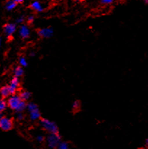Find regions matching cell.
<instances>
[{
    "instance_id": "cell-1",
    "label": "cell",
    "mask_w": 148,
    "mask_h": 149,
    "mask_svg": "<svg viewBox=\"0 0 148 149\" xmlns=\"http://www.w3.org/2000/svg\"><path fill=\"white\" fill-rule=\"evenodd\" d=\"M41 125L44 130L49 134H57L58 128L56 124L47 119H43L41 120Z\"/></svg>"
},
{
    "instance_id": "cell-2",
    "label": "cell",
    "mask_w": 148,
    "mask_h": 149,
    "mask_svg": "<svg viewBox=\"0 0 148 149\" xmlns=\"http://www.w3.org/2000/svg\"><path fill=\"white\" fill-rule=\"evenodd\" d=\"M48 146L51 148H57L60 143V136L59 134H49L46 139Z\"/></svg>"
},
{
    "instance_id": "cell-3",
    "label": "cell",
    "mask_w": 148,
    "mask_h": 149,
    "mask_svg": "<svg viewBox=\"0 0 148 149\" xmlns=\"http://www.w3.org/2000/svg\"><path fill=\"white\" fill-rule=\"evenodd\" d=\"M22 101L23 100H21L20 96L17 95H12V96H10V98L7 100V105L10 109L16 111L20 105V103H22Z\"/></svg>"
},
{
    "instance_id": "cell-4",
    "label": "cell",
    "mask_w": 148,
    "mask_h": 149,
    "mask_svg": "<svg viewBox=\"0 0 148 149\" xmlns=\"http://www.w3.org/2000/svg\"><path fill=\"white\" fill-rule=\"evenodd\" d=\"M12 121L6 116H3L0 119V129L4 131H8L12 128Z\"/></svg>"
},
{
    "instance_id": "cell-5",
    "label": "cell",
    "mask_w": 148,
    "mask_h": 149,
    "mask_svg": "<svg viewBox=\"0 0 148 149\" xmlns=\"http://www.w3.org/2000/svg\"><path fill=\"white\" fill-rule=\"evenodd\" d=\"M54 33L53 29L51 27H46V28H42V29H39L38 31V34L39 36H40L42 38H50L51 36H52Z\"/></svg>"
},
{
    "instance_id": "cell-6",
    "label": "cell",
    "mask_w": 148,
    "mask_h": 149,
    "mask_svg": "<svg viewBox=\"0 0 148 149\" xmlns=\"http://www.w3.org/2000/svg\"><path fill=\"white\" fill-rule=\"evenodd\" d=\"M16 29H17L16 24H15V23H7L4 26V32L7 37H10L15 32Z\"/></svg>"
},
{
    "instance_id": "cell-7",
    "label": "cell",
    "mask_w": 148,
    "mask_h": 149,
    "mask_svg": "<svg viewBox=\"0 0 148 149\" xmlns=\"http://www.w3.org/2000/svg\"><path fill=\"white\" fill-rule=\"evenodd\" d=\"M19 85H20V81H19V78L15 77L12 79L11 82H10V85H9V88H10V93L11 95H15L16 93L17 90L18 89Z\"/></svg>"
},
{
    "instance_id": "cell-8",
    "label": "cell",
    "mask_w": 148,
    "mask_h": 149,
    "mask_svg": "<svg viewBox=\"0 0 148 149\" xmlns=\"http://www.w3.org/2000/svg\"><path fill=\"white\" fill-rule=\"evenodd\" d=\"M19 34L22 39H27L30 36V29L26 25H22L19 29Z\"/></svg>"
},
{
    "instance_id": "cell-9",
    "label": "cell",
    "mask_w": 148,
    "mask_h": 149,
    "mask_svg": "<svg viewBox=\"0 0 148 149\" xmlns=\"http://www.w3.org/2000/svg\"><path fill=\"white\" fill-rule=\"evenodd\" d=\"M30 7L32 10H34L35 12H37V13H41V12L44 10L43 6H42V4H41L40 1H32Z\"/></svg>"
},
{
    "instance_id": "cell-10",
    "label": "cell",
    "mask_w": 148,
    "mask_h": 149,
    "mask_svg": "<svg viewBox=\"0 0 148 149\" xmlns=\"http://www.w3.org/2000/svg\"><path fill=\"white\" fill-rule=\"evenodd\" d=\"M29 113V116H30V119L32 121H36L38 119H40L41 117V113L39 111V109H36L35 110L31 111L28 112Z\"/></svg>"
},
{
    "instance_id": "cell-11",
    "label": "cell",
    "mask_w": 148,
    "mask_h": 149,
    "mask_svg": "<svg viewBox=\"0 0 148 149\" xmlns=\"http://www.w3.org/2000/svg\"><path fill=\"white\" fill-rule=\"evenodd\" d=\"M17 6V3L14 0H8L5 4V8L7 11H12Z\"/></svg>"
},
{
    "instance_id": "cell-12",
    "label": "cell",
    "mask_w": 148,
    "mask_h": 149,
    "mask_svg": "<svg viewBox=\"0 0 148 149\" xmlns=\"http://www.w3.org/2000/svg\"><path fill=\"white\" fill-rule=\"evenodd\" d=\"M0 94L3 97H9V95H11L9 86H4V87H1V90H0Z\"/></svg>"
},
{
    "instance_id": "cell-13",
    "label": "cell",
    "mask_w": 148,
    "mask_h": 149,
    "mask_svg": "<svg viewBox=\"0 0 148 149\" xmlns=\"http://www.w3.org/2000/svg\"><path fill=\"white\" fill-rule=\"evenodd\" d=\"M19 96H20V98H21V100H23V101H26V100L30 99L31 94H30V92L26 91H26H22L21 93H20V95H19Z\"/></svg>"
},
{
    "instance_id": "cell-14",
    "label": "cell",
    "mask_w": 148,
    "mask_h": 149,
    "mask_svg": "<svg viewBox=\"0 0 148 149\" xmlns=\"http://www.w3.org/2000/svg\"><path fill=\"white\" fill-rule=\"evenodd\" d=\"M23 73H24V71H23V67L21 66H17L14 69L15 77L19 78V77H22V76L23 75Z\"/></svg>"
},
{
    "instance_id": "cell-15",
    "label": "cell",
    "mask_w": 148,
    "mask_h": 149,
    "mask_svg": "<svg viewBox=\"0 0 148 149\" xmlns=\"http://www.w3.org/2000/svg\"><path fill=\"white\" fill-rule=\"evenodd\" d=\"M7 106V103L4 99H0V113L4 111Z\"/></svg>"
},
{
    "instance_id": "cell-16",
    "label": "cell",
    "mask_w": 148,
    "mask_h": 149,
    "mask_svg": "<svg viewBox=\"0 0 148 149\" xmlns=\"http://www.w3.org/2000/svg\"><path fill=\"white\" fill-rule=\"evenodd\" d=\"M26 109H27L28 111L30 112V111H31L35 110V109H39V108H38V106H36V104H35V103H30L27 105V107H26Z\"/></svg>"
},
{
    "instance_id": "cell-17",
    "label": "cell",
    "mask_w": 148,
    "mask_h": 149,
    "mask_svg": "<svg viewBox=\"0 0 148 149\" xmlns=\"http://www.w3.org/2000/svg\"><path fill=\"white\" fill-rule=\"evenodd\" d=\"M19 64L21 67H26L28 65V62L24 57H20L19 59Z\"/></svg>"
},
{
    "instance_id": "cell-18",
    "label": "cell",
    "mask_w": 148,
    "mask_h": 149,
    "mask_svg": "<svg viewBox=\"0 0 148 149\" xmlns=\"http://www.w3.org/2000/svg\"><path fill=\"white\" fill-rule=\"evenodd\" d=\"M80 106H81V103H80L79 100H75V101L73 103L72 108L73 110L77 111L80 109Z\"/></svg>"
},
{
    "instance_id": "cell-19",
    "label": "cell",
    "mask_w": 148,
    "mask_h": 149,
    "mask_svg": "<svg viewBox=\"0 0 148 149\" xmlns=\"http://www.w3.org/2000/svg\"><path fill=\"white\" fill-rule=\"evenodd\" d=\"M58 149H69L68 144L65 142H60L58 146Z\"/></svg>"
},
{
    "instance_id": "cell-20",
    "label": "cell",
    "mask_w": 148,
    "mask_h": 149,
    "mask_svg": "<svg viewBox=\"0 0 148 149\" xmlns=\"http://www.w3.org/2000/svg\"><path fill=\"white\" fill-rule=\"evenodd\" d=\"M24 17H23V16H20V17H18L16 19V23H17V24H21V23H23V22H24Z\"/></svg>"
},
{
    "instance_id": "cell-21",
    "label": "cell",
    "mask_w": 148,
    "mask_h": 149,
    "mask_svg": "<svg viewBox=\"0 0 148 149\" xmlns=\"http://www.w3.org/2000/svg\"><path fill=\"white\" fill-rule=\"evenodd\" d=\"M114 0H101V3L104 5H107V4H110L111 3L113 2Z\"/></svg>"
},
{
    "instance_id": "cell-22",
    "label": "cell",
    "mask_w": 148,
    "mask_h": 149,
    "mask_svg": "<svg viewBox=\"0 0 148 149\" xmlns=\"http://www.w3.org/2000/svg\"><path fill=\"white\" fill-rule=\"evenodd\" d=\"M27 21L28 23H33V21H34V16L29 15L27 18Z\"/></svg>"
},
{
    "instance_id": "cell-23",
    "label": "cell",
    "mask_w": 148,
    "mask_h": 149,
    "mask_svg": "<svg viewBox=\"0 0 148 149\" xmlns=\"http://www.w3.org/2000/svg\"><path fill=\"white\" fill-rule=\"evenodd\" d=\"M36 139H37V141H39V142L41 143L44 141V137L41 135H38L37 138H36Z\"/></svg>"
},
{
    "instance_id": "cell-24",
    "label": "cell",
    "mask_w": 148,
    "mask_h": 149,
    "mask_svg": "<svg viewBox=\"0 0 148 149\" xmlns=\"http://www.w3.org/2000/svg\"><path fill=\"white\" fill-rule=\"evenodd\" d=\"M17 118L18 120H22L23 119V115L22 113H17Z\"/></svg>"
},
{
    "instance_id": "cell-25",
    "label": "cell",
    "mask_w": 148,
    "mask_h": 149,
    "mask_svg": "<svg viewBox=\"0 0 148 149\" xmlns=\"http://www.w3.org/2000/svg\"><path fill=\"white\" fill-rule=\"evenodd\" d=\"M14 1H15L17 4H21V3H23L25 0H14Z\"/></svg>"
},
{
    "instance_id": "cell-26",
    "label": "cell",
    "mask_w": 148,
    "mask_h": 149,
    "mask_svg": "<svg viewBox=\"0 0 148 149\" xmlns=\"http://www.w3.org/2000/svg\"><path fill=\"white\" fill-rule=\"evenodd\" d=\"M30 56H33V57H34L35 55H36V54L34 53V52H30Z\"/></svg>"
},
{
    "instance_id": "cell-27",
    "label": "cell",
    "mask_w": 148,
    "mask_h": 149,
    "mask_svg": "<svg viewBox=\"0 0 148 149\" xmlns=\"http://www.w3.org/2000/svg\"><path fill=\"white\" fill-rule=\"evenodd\" d=\"M1 38L0 37V48H1Z\"/></svg>"
},
{
    "instance_id": "cell-28",
    "label": "cell",
    "mask_w": 148,
    "mask_h": 149,
    "mask_svg": "<svg viewBox=\"0 0 148 149\" xmlns=\"http://www.w3.org/2000/svg\"><path fill=\"white\" fill-rule=\"evenodd\" d=\"M146 146L148 147V139H147L146 141Z\"/></svg>"
},
{
    "instance_id": "cell-29",
    "label": "cell",
    "mask_w": 148,
    "mask_h": 149,
    "mask_svg": "<svg viewBox=\"0 0 148 149\" xmlns=\"http://www.w3.org/2000/svg\"><path fill=\"white\" fill-rule=\"evenodd\" d=\"M144 1H145V3H146V4H148V0H143Z\"/></svg>"
},
{
    "instance_id": "cell-30",
    "label": "cell",
    "mask_w": 148,
    "mask_h": 149,
    "mask_svg": "<svg viewBox=\"0 0 148 149\" xmlns=\"http://www.w3.org/2000/svg\"><path fill=\"white\" fill-rule=\"evenodd\" d=\"M74 1H82V0H74Z\"/></svg>"
},
{
    "instance_id": "cell-31",
    "label": "cell",
    "mask_w": 148,
    "mask_h": 149,
    "mask_svg": "<svg viewBox=\"0 0 148 149\" xmlns=\"http://www.w3.org/2000/svg\"><path fill=\"white\" fill-rule=\"evenodd\" d=\"M1 113H0V119H1Z\"/></svg>"
}]
</instances>
